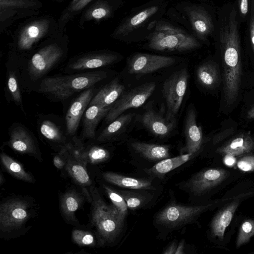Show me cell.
Returning <instances> with one entry per match:
<instances>
[{
	"instance_id": "41",
	"label": "cell",
	"mask_w": 254,
	"mask_h": 254,
	"mask_svg": "<svg viewBox=\"0 0 254 254\" xmlns=\"http://www.w3.org/2000/svg\"><path fill=\"white\" fill-rule=\"evenodd\" d=\"M23 0H0V8H6L8 6H22L26 4Z\"/></svg>"
},
{
	"instance_id": "48",
	"label": "cell",
	"mask_w": 254,
	"mask_h": 254,
	"mask_svg": "<svg viewBox=\"0 0 254 254\" xmlns=\"http://www.w3.org/2000/svg\"><path fill=\"white\" fill-rule=\"evenodd\" d=\"M247 117L249 119H254V106L248 111Z\"/></svg>"
},
{
	"instance_id": "35",
	"label": "cell",
	"mask_w": 254,
	"mask_h": 254,
	"mask_svg": "<svg viewBox=\"0 0 254 254\" xmlns=\"http://www.w3.org/2000/svg\"><path fill=\"white\" fill-rule=\"evenodd\" d=\"M103 187L113 205L118 211L121 220L124 221L128 208L125 200L119 192L106 185H103Z\"/></svg>"
},
{
	"instance_id": "20",
	"label": "cell",
	"mask_w": 254,
	"mask_h": 254,
	"mask_svg": "<svg viewBox=\"0 0 254 254\" xmlns=\"http://www.w3.org/2000/svg\"><path fill=\"white\" fill-rule=\"evenodd\" d=\"M112 107L102 108L95 105H89L82 117L81 133L83 138H95L96 129L98 124L106 117Z\"/></svg>"
},
{
	"instance_id": "21",
	"label": "cell",
	"mask_w": 254,
	"mask_h": 254,
	"mask_svg": "<svg viewBox=\"0 0 254 254\" xmlns=\"http://www.w3.org/2000/svg\"><path fill=\"white\" fill-rule=\"evenodd\" d=\"M159 8L160 7L158 5H152L129 17L118 27L115 32L116 35L127 36L141 27L155 15Z\"/></svg>"
},
{
	"instance_id": "34",
	"label": "cell",
	"mask_w": 254,
	"mask_h": 254,
	"mask_svg": "<svg viewBox=\"0 0 254 254\" xmlns=\"http://www.w3.org/2000/svg\"><path fill=\"white\" fill-rule=\"evenodd\" d=\"M110 156L109 151L105 148L92 145L84 149V157L90 164H96L107 160Z\"/></svg>"
},
{
	"instance_id": "18",
	"label": "cell",
	"mask_w": 254,
	"mask_h": 254,
	"mask_svg": "<svg viewBox=\"0 0 254 254\" xmlns=\"http://www.w3.org/2000/svg\"><path fill=\"white\" fill-rule=\"evenodd\" d=\"M125 89L119 78L116 77L94 95L89 105H95L102 108L112 107L123 94Z\"/></svg>"
},
{
	"instance_id": "11",
	"label": "cell",
	"mask_w": 254,
	"mask_h": 254,
	"mask_svg": "<svg viewBox=\"0 0 254 254\" xmlns=\"http://www.w3.org/2000/svg\"><path fill=\"white\" fill-rule=\"evenodd\" d=\"M95 86L82 91L70 104L66 112L65 133L68 136H74L81 119L94 96Z\"/></svg>"
},
{
	"instance_id": "22",
	"label": "cell",
	"mask_w": 254,
	"mask_h": 254,
	"mask_svg": "<svg viewBox=\"0 0 254 254\" xmlns=\"http://www.w3.org/2000/svg\"><path fill=\"white\" fill-rule=\"evenodd\" d=\"M254 150V138L248 134H242L218 148L217 152L222 155L237 156L249 153Z\"/></svg>"
},
{
	"instance_id": "27",
	"label": "cell",
	"mask_w": 254,
	"mask_h": 254,
	"mask_svg": "<svg viewBox=\"0 0 254 254\" xmlns=\"http://www.w3.org/2000/svg\"><path fill=\"white\" fill-rule=\"evenodd\" d=\"M133 114H122L109 123L97 137L99 142H107L115 139L131 122Z\"/></svg>"
},
{
	"instance_id": "12",
	"label": "cell",
	"mask_w": 254,
	"mask_h": 254,
	"mask_svg": "<svg viewBox=\"0 0 254 254\" xmlns=\"http://www.w3.org/2000/svg\"><path fill=\"white\" fill-rule=\"evenodd\" d=\"M118 59L117 55L107 52L91 53L76 57L66 64L65 70L75 72L100 68L115 63Z\"/></svg>"
},
{
	"instance_id": "2",
	"label": "cell",
	"mask_w": 254,
	"mask_h": 254,
	"mask_svg": "<svg viewBox=\"0 0 254 254\" xmlns=\"http://www.w3.org/2000/svg\"><path fill=\"white\" fill-rule=\"evenodd\" d=\"M108 73L103 70L44 77L40 80L39 92L59 100L68 99L106 78Z\"/></svg>"
},
{
	"instance_id": "29",
	"label": "cell",
	"mask_w": 254,
	"mask_h": 254,
	"mask_svg": "<svg viewBox=\"0 0 254 254\" xmlns=\"http://www.w3.org/2000/svg\"><path fill=\"white\" fill-rule=\"evenodd\" d=\"M194 155L186 153L173 158L161 160L149 169L147 172L150 174L156 176L165 175L189 161Z\"/></svg>"
},
{
	"instance_id": "44",
	"label": "cell",
	"mask_w": 254,
	"mask_h": 254,
	"mask_svg": "<svg viewBox=\"0 0 254 254\" xmlns=\"http://www.w3.org/2000/svg\"><path fill=\"white\" fill-rule=\"evenodd\" d=\"M224 155V163L228 166H233L236 162L235 156L230 154H225Z\"/></svg>"
},
{
	"instance_id": "24",
	"label": "cell",
	"mask_w": 254,
	"mask_h": 254,
	"mask_svg": "<svg viewBox=\"0 0 254 254\" xmlns=\"http://www.w3.org/2000/svg\"><path fill=\"white\" fill-rule=\"evenodd\" d=\"M103 179L110 184L130 189H153L152 182L148 180L134 178L113 172H105Z\"/></svg>"
},
{
	"instance_id": "19",
	"label": "cell",
	"mask_w": 254,
	"mask_h": 254,
	"mask_svg": "<svg viewBox=\"0 0 254 254\" xmlns=\"http://www.w3.org/2000/svg\"><path fill=\"white\" fill-rule=\"evenodd\" d=\"M141 123L150 132L159 137L168 135L175 126V121L163 118L153 109H148L143 113Z\"/></svg>"
},
{
	"instance_id": "10",
	"label": "cell",
	"mask_w": 254,
	"mask_h": 254,
	"mask_svg": "<svg viewBox=\"0 0 254 254\" xmlns=\"http://www.w3.org/2000/svg\"><path fill=\"white\" fill-rule=\"evenodd\" d=\"M175 62L176 59L171 57L138 53L130 58L127 70L130 74H146L170 66Z\"/></svg>"
},
{
	"instance_id": "31",
	"label": "cell",
	"mask_w": 254,
	"mask_h": 254,
	"mask_svg": "<svg viewBox=\"0 0 254 254\" xmlns=\"http://www.w3.org/2000/svg\"><path fill=\"white\" fill-rule=\"evenodd\" d=\"M0 158L4 168L12 176L25 182H34L35 179L33 176L27 172L20 163L4 152L1 153Z\"/></svg>"
},
{
	"instance_id": "39",
	"label": "cell",
	"mask_w": 254,
	"mask_h": 254,
	"mask_svg": "<svg viewBox=\"0 0 254 254\" xmlns=\"http://www.w3.org/2000/svg\"><path fill=\"white\" fill-rule=\"evenodd\" d=\"M87 13L89 19H101L110 15L111 8L106 4H100L90 9Z\"/></svg>"
},
{
	"instance_id": "46",
	"label": "cell",
	"mask_w": 254,
	"mask_h": 254,
	"mask_svg": "<svg viewBox=\"0 0 254 254\" xmlns=\"http://www.w3.org/2000/svg\"><path fill=\"white\" fill-rule=\"evenodd\" d=\"M90 0H81L76 4L73 5V9L78 10L81 9L83 6H85L87 2Z\"/></svg>"
},
{
	"instance_id": "47",
	"label": "cell",
	"mask_w": 254,
	"mask_h": 254,
	"mask_svg": "<svg viewBox=\"0 0 254 254\" xmlns=\"http://www.w3.org/2000/svg\"><path fill=\"white\" fill-rule=\"evenodd\" d=\"M185 242L184 240H182L178 245L175 254H184Z\"/></svg>"
},
{
	"instance_id": "15",
	"label": "cell",
	"mask_w": 254,
	"mask_h": 254,
	"mask_svg": "<svg viewBox=\"0 0 254 254\" xmlns=\"http://www.w3.org/2000/svg\"><path fill=\"white\" fill-rule=\"evenodd\" d=\"M186 153L195 154L200 149L202 142V132L196 122L195 111L192 108L188 110L185 125Z\"/></svg>"
},
{
	"instance_id": "40",
	"label": "cell",
	"mask_w": 254,
	"mask_h": 254,
	"mask_svg": "<svg viewBox=\"0 0 254 254\" xmlns=\"http://www.w3.org/2000/svg\"><path fill=\"white\" fill-rule=\"evenodd\" d=\"M237 166L244 172L254 171V155L248 154L243 156L238 161Z\"/></svg>"
},
{
	"instance_id": "13",
	"label": "cell",
	"mask_w": 254,
	"mask_h": 254,
	"mask_svg": "<svg viewBox=\"0 0 254 254\" xmlns=\"http://www.w3.org/2000/svg\"><path fill=\"white\" fill-rule=\"evenodd\" d=\"M229 173L221 168H211L200 171L193 176L188 183L190 190L195 195H200L224 181Z\"/></svg>"
},
{
	"instance_id": "14",
	"label": "cell",
	"mask_w": 254,
	"mask_h": 254,
	"mask_svg": "<svg viewBox=\"0 0 254 254\" xmlns=\"http://www.w3.org/2000/svg\"><path fill=\"white\" fill-rule=\"evenodd\" d=\"M8 145L13 150L21 154L35 156L38 148L31 131L19 123H14L9 129Z\"/></svg>"
},
{
	"instance_id": "38",
	"label": "cell",
	"mask_w": 254,
	"mask_h": 254,
	"mask_svg": "<svg viewBox=\"0 0 254 254\" xmlns=\"http://www.w3.org/2000/svg\"><path fill=\"white\" fill-rule=\"evenodd\" d=\"M119 192L125 200L127 207L130 209H136L141 206L144 202V197L139 194L127 191Z\"/></svg>"
},
{
	"instance_id": "28",
	"label": "cell",
	"mask_w": 254,
	"mask_h": 254,
	"mask_svg": "<svg viewBox=\"0 0 254 254\" xmlns=\"http://www.w3.org/2000/svg\"><path fill=\"white\" fill-rule=\"evenodd\" d=\"M86 165L70 154L65 166L67 173L75 182L83 187L90 186L91 184Z\"/></svg>"
},
{
	"instance_id": "36",
	"label": "cell",
	"mask_w": 254,
	"mask_h": 254,
	"mask_svg": "<svg viewBox=\"0 0 254 254\" xmlns=\"http://www.w3.org/2000/svg\"><path fill=\"white\" fill-rule=\"evenodd\" d=\"M71 238L73 242L80 247H93L97 244L95 235L89 231L74 229Z\"/></svg>"
},
{
	"instance_id": "9",
	"label": "cell",
	"mask_w": 254,
	"mask_h": 254,
	"mask_svg": "<svg viewBox=\"0 0 254 254\" xmlns=\"http://www.w3.org/2000/svg\"><path fill=\"white\" fill-rule=\"evenodd\" d=\"M212 204L186 206L171 204L160 211L156 218V223L168 228H176L192 221L208 209Z\"/></svg>"
},
{
	"instance_id": "6",
	"label": "cell",
	"mask_w": 254,
	"mask_h": 254,
	"mask_svg": "<svg viewBox=\"0 0 254 254\" xmlns=\"http://www.w3.org/2000/svg\"><path fill=\"white\" fill-rule=\"evenodd\" d=\"M189 73L186 68L173 72L164 81L162 93L167 106L166 119L175 121L187 90Z\"/></svg>"
},
{
	"instance_id": "49",
	"label": "cell",
	"mask_w": 254,
	"mask_h": 254,
	"mask_svg": "<svg viewBox=\"0 0 254 254\" xmlns=\"http://www.w3.org/2000/svg\"><path fill=\"white\" fill-rule=\"evenodd\" d=\"M80 0H73V1L72 2V4L74 5V4H76V3H77Z\"/></svg>"
},
{
	"instance_id": "4",
	"label": "cell",
	"mask_w": 254,
	"mask_h": 254,
	"mask_svg": "<svg viewBox=\"0 0 254 254\" xmlns=\"http://www.w3.org/2000/svg\"><path fill=\"white\" fill-rule=\"evenodd\" d=\"M200 46L193 37L166 22L156 24L148 42L150 49L159 51L186 52Z\"/></svg>"
},
{
	"instance_id": "30",
	"label": "cell",
	"mask_w": 254,
	"mask_h": 254,
	"mask_svg": "<svg viewBox=\"0 0 254 254\" xmlns=\"http://www.w3.org/2000/svg\"><path fill=\"white\" fill-rule=\"evenodd\" d=\"M196 77L198 82L203 87L209 89L213 88L219 80L218 69L213 63H204L198 67Z\"/></svg>"
},
{
	"instance_id": "23",
	"label": "cell",
	"mask_w": 254,
	"mask_h": 254,
	"mask_svg": "<svg viewBox=\"0 0 254 254\" xmlns=\"http://www.w3.org/2000/svg\"><path fill=\"white\" fill-rule=\"evenodd\" d=\"M239 205V201H234L214 217L211 224V232L214 236L221 240L223 239L226 229L230 224Z\"/></svg>"
},
{
	"instance_id": "1",
	"label": "cell",
	"mask_w": 254,
	"mask_h": 254,
	"mask_svg": "<svg viewBox=\"0 0 254 254\" xmlns=\"http://www.w3.org/2000/svg\"><path fill=\"white\" fill-rule=\"evenodd\" d=\"M219 36L224 98L227 105L230 106L238 96L242 76L240 35L235 8L222 24Z\"/></svg>"
},
{
	"instance_id": "26",
	"label": "cell",
	"mask_w": 254,
	"mask_h": 254,
	"mask_svg": "<svg viewBox=\"0 0 254 254\" xmlns=\"http://www.w3.org/2000/svg\"><path fill=\"white\" fill-rule=\"evenodd\" d=\"M131 146L136 152L149 160L156 161L170 157L169 148L167 145L133 141Z\"/></svg>"
},
{
	"instance_id": "45",
	"label": "cell",
	"mask_w": 254,
	"mask_h": 254,
	"mask_svg": "<svg viewBox=\"0 0 254 254\" xmlns=\"http://www.w3.org/2000/svg\"><path fill=\"white\" fill-rule=\"evenodd\" d=\"M177 247L176 243L173 242L166 249L163 253L165 254H175Z\"/></svg>"
},
{
	"instance_id": "5",
	"label": "cell",
	"mask_w": 254,
	"mask_h": 254,
	"mask_svg": "<svg viewBox=\"0 0 254 254\" xmlns=\"http://www.w3.org/2000/svg\"><path fill=\"white\" fill-rule=\"evenodd\" d=\"M30 205L24 199L13 198L2 203L0 206V230L4 234L20 230L29 220Z\"/></svg>"
},
{
	"instance_id": "43",
	"label": "cell",
	"mask_w": 254,
	"mask_h": 254,
	"mask_svg": "<svg viewBox=\"0 0 254 254\" xmlns=\"http://www.w3.org/2000/svg\"><path fill=\"white\" fill-rule=\"evenodd\" d=\"M240 11L242 15H245L248 11V0H238Z\"/></svg>"
},
{
	"instance_id": "33",
	"label": "cell",
	"mask_w": 254,
	"mask_h": 254,
	"mask_svg": "<svg viewBox=\"0 0 254 254\" xmlns=\"http://www.w3.org/2000/svg\"><path fill=\"white\" fill-rule=\"evenodd\" d=\"M6 85L8 92L12 101L17 106L20 107L23 112H24L20 85L16 74L14 71L9 70L7 72Z\"/></svg>"
},
{
	"instance_id": "7",
	"label": "cell",
	"mask_w": 254,
	"mask_h": 254,
	"mask_svg": "<svg viewBox=\"0 0 254 254\" xmlns=\"http://www.w3.org/2000/svg\"><path fill=\"white\" fill-rule=\"evenodd\" d=\"M64 51L56 44L46 45L37 51L29 60L27 71L32 81L42 79L62 61Z\"/></svg>"
},
{
	"instance_id": "25",
	"label": "cell",
	"mask_w": 254,
	"mask_h": 254,
	"mask_svg": "<svg viewBox=\"0 0 254 254\" xmlns=\"http://www.w3.org/2000/svg\"><path fill=\"white\" fill-rule=\"evenodd\" d=\"M83 200L82 196L76 191H66L60 198V209L64 219L70 222H76L75 212L81 206Z\"/></svg>"
},
{
	"instance_id": "17",
	"label": "cell",
	"mask_w": 254,
	"mask_h": 254,
	"mask_svg": "<svg viewBox=\"0 0 254 254\" xmlns=\"http://www.w3.org/2000/svg\"><path fill=\"white\" fill-rule=\"evenodd\" d=\"M49 22L46 20L34 21L21 31L18 39V47L21 51L30 50L47 32Z\"/></svg>"
},
{
	"instance_id": "8",
	"label": "cell",
	"mask_w": 254,
	"mask_h": 254,
	"mask_svg": "<svg viewBox=\"0 0 254 254\" xmlns=\"http://www.w3.org/2000/svg\"><path fill=\"white\" fill-rule=\"evenodd\" d=\"M156 86L154 82H146L123 94L105 117V123H111L128 109L142 106L153 94Z\"/></svg>"
},
{
	"instance_id": "42",
	"label": "cell",
	"mask_w": 254,
	"mask_h": 254,
	"mask_svg": "<svg viewBox=\"0 0 254 254\" xmlns=\"http://www.w3.org/2000/svg\"><path fill=\"white\" fill-rule=\"evenodd\" d=\"M250 35L252 49L254 54V15H252L250 22Z\"/></svg>"
},
{
	"instance_id": "37",
	"label": "cell",
	"mask_w": 254,
	"mask_h": 254,
	"mask_svg": "<svg viewBox=\"0 0 254 254\" xmlns=\"http://www.w3.org/2000/svg\"><path fill=\"white\" fill-rule=\"evenodd\" d=\"M254 236V220L247 219L244 221L239 228L236 247L237 248L249 242Z\"/></svg>"
},
{
	"instance_id": "32",
	"label": "cell",
	"mask_w": 254,
	"mask_h": 254,
	"mask_svg": "<svg viewBox=\"0 0 254 254\" xmlns=\"http://www.w3.org/2000/svg\"><path fill=\"white\" fill-rule=\"evenodd\" d=\"M40 134L47 140L56 143H63L65 145L66 137L63 130L53 121L50 120H44L38 125Z\"/></svg>"
},
{
	"instance_id": "16",
	"label": "cell",
	"mask_w": 254,
	"mask_h": 254,
	"mask_svg": "<svg viewBox=\"0 0 254 254\" xmlns=\"http://www.w3.org/2000/svg\"><path fill=\"white\" fill-rule=\"evenodd\" d=\"M185 11L195 34L201 39H205L214 28L210 15L204 8L196 5L187 7Z\"/></svg>"
},
{
	"instance_id": "3",
	"label": "cell",
	"mask_w": 254,
	"mask_h": 254,
	"mask_svg": "<svg viewBox=\"0 0 254 254\" xmlns=\"http://www.w3.org/2000/svg\"><path fill=\"white\" fill-rule=\"evenodd\" d=\"M92 201L91 223L102 243L113 242L120 234L124 223L114 205L107 204L95 187L90 189Z\"/></svg>"
}]
</instances>
